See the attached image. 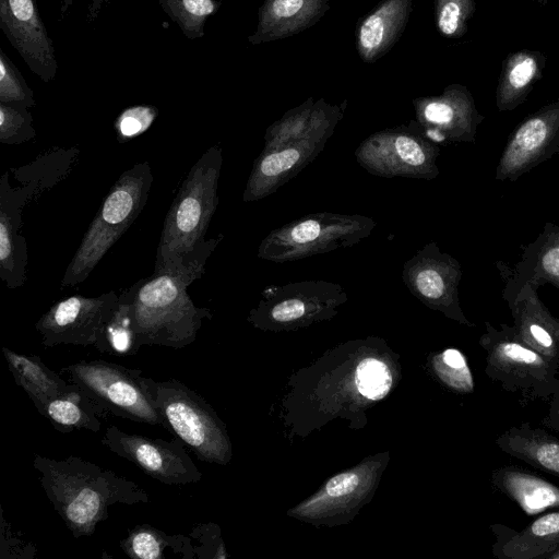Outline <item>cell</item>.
Here are the masks:
<instances>
[{"mask_svg":"<svg viewBox=\"0 0 559 559\" xmlns=\"http://www.w3.org/2000/svg\"><path fill=\"white\" fill-rule=\"evenodd\" d=\"M222 237L204 240L180 263L133 285L132 329L138 350L145 345L181 349L195 341L203 321L212 314L197 307L187 289L202 276Z\"/></svg>","mask_w":559,"mask_h":559,"instance_id":"1","label":"cell"},{"mask_svg":"<svg viewBox=\"0 0 559 559\" xmlns=\"http://www.w3.org/2000/svg\"><path fill=\"white\" fill-rule=\"evenodd\" d=\"M33 466L48 500L74 537L92 535L116 503L150 501L148 493L133 480L74 455L56 460L36 454Z\"/></svg>","mask_w":559,"mask_h":559,"instance_id":"2","label":"cell"},{"mask_svg":"<svg viewBox=\"0 0 559 559\" xmlns=\"http://www.w3.org/2000/svg\"><path fill=\"white\" fill-rule=\"evenodd\" d=\"M222 147L211 146L194 163L175 197L157 246L154 273L178 264L204 241L218 205Z\"/></svg>","mask_w":559,"mask_h":559,"instance_id":"3","label":"cell"},{"mask_svg":"<svg viewBox=\"0 0 559 559\" xmlns=\"http://www.w3.org/2000/svg\"><path fill=\"white\" fill-rule=\"evenodd\" d=\"M153 174L147 162L120 175L88 226L70 261L61 285L84 282L108 250L128 230L147 202Z\"/></svg>","mask_w":559,"mask_h":559,"instance_id":"4","label":"cell"},{"mask_svg":"<svg viewBox=\"0 0 559 559\" xmlns=\"http://www.w3.org/2000/svg\"><path fill=\"white\" fill-rule=\"evenodd\" d=\"M376 225L373 218L361 214H307L270 231L257 254L284 263L346 249L367 238Z\"/></svg>","mask_w":559,"mask_h":559,"instance_id":"5","label":"cell"},{"mask_svg":"<svg viewBox=\"0 0 559 559\" xmlns=\"http://www.w3.org/2000/svg\"><path fill=\"white\" fill-rule=\"evenodd\" d=\"M479 345L486 376L525 400H549L559 386V367L524 342L513 325L485 322Z\"/></svg>","mask_w":559,"mask_h":559,"instance_id":"6","label":"cell"},{"mask_svg":"<svg viewBox=\"0 0 559 559\" xmlns=\"http://www.w3.org/2000/svg\"><path fill=\"white\" fill-rule=\"evenodd\" d=\"M148 390L166 423V429L180 438L203 462L225 465L230 442L225 425L212 406L182 382L146 378Z\"/></svg>","mask_w":559,"mask_h":559,"instance_id":"7","label":"cell"},{"mask_svg":"<svg viewBox=\"0 0 559 559\" xmlns=\"http://www.w3.org/2000/svg\"><path fill=\"white\" fill-rule=\"evenodd\" d=\"M60 374L67 376L104 413L166 429L148 390L147 377L140 369L105 360H82L61 368Z\"/></svg>","mask_w":559,"mask_h":559,"instance_id":"8","label":"cell"},{"mask_svg":"<svg viewBox=\"0 0 559 559\" xmlns=\"http://www.w3.org/2000/svg\"><path fill=\"white\" fill-rule=\"evenodd\" d=\"M439 154L437 143L425 135L415 120L370 134L354 152L357 163L374 176L425 180L439 176Z\"/></svg>","mask_w":559,"mask_h":559,"instance_id":"9","label":"cell"},{"mask_svg":"<svg viewBox=\"0 0 559 559\" xmlns=\"http://www.w3.org/2000/svg\"><path fill=\"white\" fill-rule=\"evenodd\" d=\"M114 454L136 465L152 478L166 485L194 484L202 479V472L187 453L183 442L127 433L117 426H108L100 439Z\"/></svg>","mask_w":559,"mask_h":559,"instance_id":"10","label":"cell"},{"mask_svg":"<svg viewBox=\"0 0 559 559\" xmlns=\"http://www.w3.org/2000/svg\"><path fill=\"white\" fill-rule=\"evenodd\" d=\"M462 275L460 262L442 252L435 241L418 249L402 270L405 286L423 304L461 324L475 326L460 306L459 285Z\"/></svg>","mask_w":559,"mask_h":559,"instance_id":"11","label":"cell"},{"mask_svg":"<svg viewBox=\"0 0 559 559\" xmlns=\"http://www.w3.org/2000/svg\"><path fill=\"white\" fill-rule=\"evenodd\" d=\"M347 300L337 283L302 281L271 285L262 292V299L251 312L257 324L294 325L326 318Z\"/></svg>","mask_w":559,"mask_h":559,"instance_id":"12","label":"cell"},{"mask_svg":"<svg viewBox=\"0 0 559 559\" xmlns=\"http://www.w3.org/2000/svg\"><path fill=\"white\" fill-rule=\"evenodd\" d=\"M118 300L115 292L97 297L74 295L59 300L35 324L41 344L46 347L64 344L94 346Z\"/></svg>","mask_w":559,"mask_h":559,"instance_id":"13","label":"cell"},{"mask_svg":"<svg viewBox=\"0 0 559 559\" xmlns=\"http://www.w3.org/2000/svg\"><path fill=\"white\" fill-rule=\"evenodd\" d=\"M559 153V98L521 121L510 134L496 167L499 181H515Z\"/></svg>","mask_w":559,"mask_h":559,"instance_id":"14","label":"cell"},{"mask_svg":"<svg viewBox=\"0 0 559 559\" xmlns=\"http://www.w3.org/2000/svg\"><path fill=\"white\" fill-rule=\"evenodd\" d=\"M412 103L416 123L435 143H475L485 117L466 86L451 84L440 95L416 97Z\"/></svg>","mask_w":559,"mask_h":559,"instance_id":"15","label":"cell"},{"mask_svg":"<svg viewBox=\"0 0 559 559\" xmlns=\"http://www.w3.org/2000/svg\"><path fill=\"white\" fill-rule=\"evenodd\" d=\"M0 28L33 73L47 83L55 80L56 50L36 0H0Z\"/></svg>","mask_w":559,"mask_h":559,"instance_id":"16","label":"cell"},{"mask_svg":"<svg viewBox=\"0 0 559 559\" xmlns=\"http://www.w3.org/2000/svg\"><path fill=\"white\" fill-rule=\"evenodd\" d=\"M329 140H301L262 151L253 163L242 194L245 202L258 201L296 177L323 151Z\"/></svg>","mask_w":559,"mask_h":559,"instance_id":"17","label":"cell"},{"mask_svg":"<svg viewBox=\"0 0 559 559\" xmlns=\"http://www.w3.org/2000/svg\"><path fill=\"white\" fill-rule=\"evenodd\" d=\"M346 105L347 100L333 105L324 98L316 100L308 97L266 129L262 151H271L301 140H329L344 117Z\"/></svg>","mask_w":559,"mask_h":559,"instance_id":"18","label":"cell"},{"mask_svg":"<svg viewBox=\"0 0 559 559\" xmlns=\"http://www.w3.org/2000/svg\"><path fill=\"white\" fill-rule=\"evenodd\" d=\"M498 265L504 281V301L524 285L538 289L551 284L559 289V225L547 222L536 239L524 247L521 260L513 269L503 267L501 262Z\"/></svg>","mask_w":559,"mask_h":559,"instance_id":"19","label":"cell"},{"mask_svg":"<svg viewBox=\"0 0 559 559\" xmlns=\"http://www.w3.org/2000/svg\"><path fill=\"white\" fill-rule=\"evenodd\" d=\"M329 9L330 0H263L248 41L260 45L295 36L316 25Z\"/></svg>","mask_w":559,"mask_h":559,"instance_id":"20","label":"cell"},{"mask_svg":"<svg viewBox=\"0 0 559 559\" xmlns=\"http://www.w3.org/2000/svg\"><path fill=\"white\" fill-rule=\"evenodd\" d=\"M506 302L520 337L559 367V319L539 299L537 289L524 285Z\"/></svg>","mask_w":559,"mask_h":559,"instance_id":"21","label":"cell"},{"mask_svg":"<svg viewBox=\"0 0 559 559\" xmlns=\"http://www.w3.org/2000/svg\"><path fill=\"white\" fill-rule=\"evenodd\" d=\"M491 554L498 559H538L559 548V510L540 513L518 531L493 523Z\"/></svg>","mask_w":559,"mask_h":559,"instance_id":"22","label":"cell"},{"mask_svg":"<svg viewBox=\"0 0 559 559\" xmlns=\"http://www.w3.org/2000/svg\"><path fill=\"white\" fill-rule=\"evenodd\" d=\"M26 193L13 190L7 182V173L1 180L0 197V277L9 288H17L25 282L27 246L20 235L21 207Z\"/></svg>","mask_w":559,"mask_h":559,"instance_id":"23","label":"cell"},{"mask_svg":"<svg viewBox=\"0 0 559 559\" xmlns=\"http://www.w3.org/2000/svg\"><path fill=\"white\" fill-rule=\"evenodd\" d=\"M412 0H383L357 24L356 49L360 59L373 63L389 52L406 28Z\"/></svg>","mask_w":559,"mask_h":559,"instance_id":"24","label":"cell"},{"mask_svg":"<svg viewBox=\"0 0 559 559\" xmlns=\"http://www.w3.org/2000/svg\"><path fill=\"white\" fill-rule=\"evenodd\" d=\"M490 483L526 515L559 509V486L520 466L506 465L493 469Z\"/></svg>","mask_w":559,"mask_h":559,"instance_id":"25","label":"cell"},{"mask_svg":"<svg viewBox=\"0 0 559 559\" xmlns=\"http://www.w3.org/2000/svg\"><path fill=\"white\" fill-rule=\"evenodd\" d=\"M495 442L506 454L559 477V438L545 428L522 423L497 436Z\"/></svg>","mask_w":559,"mask_h":559,"instance_id":"26","label":"cell"},{"mask_svg":"<svg viewBox=\"0 0 559 559\" xmlns=\"http://www.w3.org/2000/svg\"><path fill=\"white\" fill-rule=\"evenodd\" d=\"M9 369L41 415L46 405L70 386L60 373L49 369L37 355H25L2 347Z\"/></svg>","mask_w":559,"mask_h":559,"instance_id":"27","label":"cell"},{"mask_svg":"<svg viewBox=\"0 0 559 559\" xmlns=\"http://www.w3.org/2000/svg\"><path fill=\"white\" fill-rule=\"evenodd\" d=\"M545 57L539 51L520 50L502 64L496 105L499 111H510L525 102L534 84L542 79Z\"/></svg>","mask_w":559,"mask_h":559,"instance_id":"28","label":"cell"},{"mask_svg":"<svg viewBox=\"0 0 559 559\" xmlns=\"http://www.w3.org/2000/svg\"><path fill=\"white\" fill-rule=\"evenodd\" d=\"M104 412L74 383L61 395L52 399L44 408L41 416L60 432L85 429L93 432L100 430L99 416Z\"/></svg>","mask_w":559,"mask_h":559,"instance_id":"29","label":"cell"},{"mask_svg":"<svg viewBox=\"0 0 559 559\" xmlns=\"http://www.w3.org/2000/svg\"><path fill=\"white\" fill-rule=\"evenodd\" d=\"M119 544L123 552L133 559H194L190 536L166 534L148 524L136 525Z\"/></svg>","mask_w":559,"mask_h":559,"instance_id":"30","label":"cell"},{"mask_svg":"<svg viewBox=\"0 0 559 559\" xmlns=\"http://www.w3.org/2000/svg\"><path fill=\"white\" fill-rule=\"evenodd\" d=\"M133 286L120 296L116 309L104 325L94 347L110 355H133L138 352L132 329Z\"/></svg>","mask_w":559,"mask_h":559,"instance_id":"31","label":"cell"},{"mask_svg":"<svg viewBox=\"0 0 559 559\" xmlns=\"http://www.w3.org/2000/svg\"><path fill=\"white\" fill-rule=\"evenodd\" d=\"M364 484L361 469L343 472L330 478L322 490L299 506V509L302 510V514L320 513L328 508L359 497L364 490Z\"/></svg>","mask_w":559,"mask_h":559,"instance_id":"32","label":"cell"},{"mask_svg":"<svg viewBox=\"0 0 559 559\" xmlns=\"http://www.w3.org/2000/svg\"><path fill=\"white\" fill-rule=\"evenodd\" d=\"M221 2V0H158L163 11L189 39L204 36L205 22L218 11Z\"/></svg>","mask_w":559,"mask_h":559,"instance_id":"33","label":"cell"},{"mask_svg":"<svg viewBox=\"0 0 559 559\" xmlns=\"http://www.w3.org/2000/svg\"><path fill=\"white\" fill-rule=\"evenodd\" d=\"M438 378L451 390L469 394L475 389L474 376L466 356L457 348L449 347L432 358Z\"/></svg>","mask_w":559,"mask_h":559,"instance_id":"34","label":"cell"},{"mask_svg":"<svg viewBox=\"0 0 559 559\" xmlns=\"http://www.w3.org/2000/svg\"><path fill=\"white\" fill-rule=\"evenodd\" d=\"M475 9V0H435V22L438 32L450 39L463 37Z\"/></svg>","mask_w":559,"mask_h":559,"instance_id":"35","label":"cell"},{"mask_svg":"<svg viewBox=\"0 0 559 559\" xmlns=\"http://www.w3.org/2000/svg\"><path fill=\"white\" fill-rule=\"evenodd\" d=\"M0 103L26 108L36 105L34 92L2 48H0Z\"/></svg>","mask_w":559,"mask_h":559,"instance_id":"36","label":"cell"},{"mask_svg":"<svg viewBox=\"0 0 559 559\" xmlns=\"http://www.w3.org/2000/svg\"><path fill=\"white\" fill-rule=\"evenodd\" d=\"M355 381L361 395L371 401H379L391 390L392 374L385 362L368 357L358 364Z\"/></svg>","mask_w":559,"mask_h":559,"instance_id":"37","label":"cell"},{"mask_svg":"<svg viewBox=\"0 0 559 559\" xmlns=\"http://www.w3.org/2000/svg\"><path fill=\"white\" fill-rule=\"evenodd\" d=\"M33 117L28 108L0 103V142L21 144L35 138Z\"/></svg>","mask_w":559,"mask_h":559,"instance_id":"38","label":"cell"},{"mask_svg":"<svg viewBox=\"0 0 559 559\" xmlns=\"http://www.w3.org/2000/svg\"><path fill=\"white\" fill-rule=\"evenodd\" d=\"M157 115L158 110L150 105L126 108L115 122L118 139L124 141L142 134L151 127Z\"/></svg>","mask_w":559,"mask_h":559,"instance_id":"39","label":"cell"},{"mask_svg":"<svg viewBox=\"0 0 559 559\" xmlns=\"http://www.w3.org/2000/svg\"><path fill=\"white\" fill-rule=\"evenodd\" d=\"M194 558H224L226 552L219 538V530L213 523L199 524L190 533Z\"/></svg>","mask_w":559,"mask_h":559,"instance_id":"40","label":"cell"},{"mask_svg":"<svg viewBox=\"0 0 559 559\" xmlns=\"http://www.w3.org/2000/svg\"><path fill=\"white\" fill-rule=\"evenodd\" d=\"M543 425L559 435V386L549 399V407L543 418Z\"/></svg>","mask_w":559,"mask_h":559,"instance_id":"41","label":"cell"},{"mask_svg":"<svg viewBox=\"0 0 559 559\" xmlns=\"http://www.w3.org/2000/svg\"><path fill=\"white\" fill-rule=\"evenodd\" d=\"M112 0H92L87 12V22L93 23L98 17L104 3H110Z\"/></svg>","mask_w":559,"mask_h":559,"instance_id":"42","label":"cell"},{"mask_svg":"<svg viewBox=\"0 0 559 559\" xmlns=\"http://www.w3.org/2000/svg\"><path fill=\"white\" fill-rule=\"evenodd\" d=\"M73 1L74 0H61V8H60L61 17L68 11V9L72 5Z\"/></svg>","mask_w":559,"mask_h":559,"instance_id":"43","label":"cell"},{"mask_svg":"<svg viewBox=\"0 0 559 559\" xmlns=\"http://www.w3.org/2000/svg\"><path fill=\"white\" fill-rule=\"evenodd\" d=\"M545 559H559V548L548 554Z\"/></svg>","mask_w":559,"mask_h":559,"instance_id":"44","label":"cell"},{"mask_svg":"<svg viewBox=\"0 0 559 559\" xmlns=\"http://www.w3.org/2000/svg\"><path fill=\"white\" fill-rule=\"evenodd\" d=\"M221 1H223V0H221Z\"/></svg>","mask_w":559,"mask_h":559,"instance_id":"45","label":"cell"}]
</instances>
